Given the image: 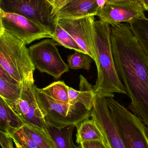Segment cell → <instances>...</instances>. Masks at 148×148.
<instances>
[{"mask_svg": "<svg viewBox=\"0 0 148 148\" xmlns=\"http://www.w3.org/2000/svg\"><path fill=\"white\" fill-rule=\"evenodd\" d=\"M111 50L116 73L127 95L129 108L148 128V59L129 24L110 25Z\"/></svg>", "mask_w": 148, "mask_h": 148, "instance_id": "obj_1", "label": "cell"}, {"mask_svg": "<svg viewBox=\"0 0 148 148\" xmlns=\"http://www.w3.org/2000/svg\"><path fill=\"white\" fill-rule=\"evenodd\" d=\"M110 33V24L100 20L95 21L94 38L97 75L93 88L95 95L105 98H114V93L127 95L115 67Z\"/></svg>", "mask_w": 148, "mask_h": 148, "instance_id": "obj_2", "label": "cell"}, {"mask_svg": "<svg viewBox=\"0 0 148 148\" xmlns=\"http://www.w3.org/2000/svg\"><path fill=\"white\" fill-rule=\"evenodd\" d=\"M0 65L18 83L34 81L35 67L22 41L6 31L0 36Z\"/></svg>", "mask_w": 148, "mask_h": 148, "instance_id": "obj_3", "label": "cell"}, {"mask_svg": "<svg viewBox=\"0 0 148 148\" xmlns=\"http://www.w3.org/2000/svg\"><path fill=\"white\" fill-rule=\"evenodd\" d=\"M37 103L47 125L62 129L76 127L91 116V110L80 103L73 104L56 101L36 85Z\"/></svg>", "mask_w": 148, "mask_h": 148, "instance_id": "obj_4", "label": "cell"}, {"mask_svg": "<svg viewBox=\"0 0 148 148\" xmlns=\"http://www.w3.org/2000/svg\"><path fill=\"white\" fill-rule=\"evenodd\" d=\"M113 122L125 148H148V128L114 98H106Z\"/></svg>", "mask_w": 148, "mask_h": 148, "instance_id": "obj_5", "label": "cell"}, {"mask_svg": "<svg viewBox=\"0 0 148 148\" xmlns=\"http://www.w3.org/2000/svg\"><path fill=\"white\" fill-rule=\"evenodd\" d=\"M3 11L23 16L44 27L53 34L57 20L47 0H0Z\"/></svg>", "mask_w": 148, "mask_h": 148, "instance_id": "obj_6", "label": "cell"}, {"mask_svg": "<svg viewBox=\"0 0 148 148\" xmlns=\"http://www.w3.org/2000/svg\"><path fill=\"white\" fill-rule=\"evenodd\" d=\"M34 81H25L21 83L19 99L14 101H7L24 125L45 131L47 124L37 103Z\"/></svg>", "mask_w": 148, "mask_h": 148, "instance_id": "obj_7", "label": "cell"}, {"mask_svg": "<svg viewBox=\"0 0 148 148\" xmlns=\"http://www.w3.org/2000/svg\"><path fill=\"white\" fill-rule=\"evenodd\" d=\"M54 40L46 39L30 46L29 56L36 69L59 79L69 70L62 60Z\"/></svg>", "mask_w": 148, "mask_h": 148, "instance_id": "obj_8", "label": "cell"}, {"mask_svg": "<svg viewBox=\"0 0 148 148\" xmlns=\"http://www.w3.org/2000/svg\"><path fill=\"white\" fill-rule=\"evenodd\" d=\"M3 23L5 31L26 45L43 38L53 39V37L44 27L18 14L4 11Z\"/></svg>", "mask_w": 148, "mask_h": 148, "instance_id": "obj_9", "label": "cell"}, {"mask_svg": "<svg viewBox=\"0 0 148 148\" xmlns=\"http://www.w3.org/2000/svg\"><path fill=\"white\" fill-rule=\"evenodd\" d=\"M95 16L78 19L57 20L60 26L68 32L77 45L96 62L94 38Z\"/></svg>", "mask_w": 148, "mask_h": 148, "instance_id": "obj_10", "label": "cell"}, {"mask_svg": "<svg viewBox=\"0 0 148 148\" xmlns=\"http://www.w3.org/2000/svg\"><path fill=\"white\" fill-rule=\"evenodd\" d=\"M91 118L101 131L108 148H125L113 122L105 97L95 96Z\"/></svg>", "mask_w": 148, "mask_h": 148, "instance_id": "obj_11", "label": "cell"}, {"mask_svg": "<svg viewBox=\"0 0 148 148\" xmlns=\"http://www.w3.org/2000/svg\"><path fill=\"white\" fill-rule=\"evenodd\" d=\"M144 7L140 0H132L121 4L106 3L99 8L96 16L100 21L110 25L130 23L136 18L145 17Z\"/></svg>", "mask_w": 148, "mask_h": 148, "instance_id": "obj_12", "label": "cell"}, {"mask_svg": "<svg viewBox=\"0 0 148 148\" xmlns=\"http://www.w3.org/2000/svg\"><path fill=\"white\" fill-rule=\"evenodd\" d=\"M99 8L97 0H73L56 13V19H78L96 16Z\"/></svg>", "mask_w": 148, "mask_h": 148, "instance_id": "obj_13", "label": "cell"}, {"mask_svg": "<svg viewBox=\"0 0 148 148\" xmlns=\"http://www.w3.org/2000/svg\"><path fill=\"white\" fill-rule=\"evenodd\" d=\"M24 125L6 99L0 95V132L11 137Z\"/></svg>", "mask_w": 148, "mask_h": 148, "instance_id": "obj_14", "label": "cell"}, {"mask_svg": "<svg viewBox=\"0 0 148 148\" xmlns=\"http://www.w3.org/2000/svg\"><path fill=\"white\" fill-rule=\"evenodd\" d=\"M79 90L68 86L69 103H80L89 110H92L95 95L93 86L82 75H80Z\"/></svg>", "mask_w": 148, "mask_h": 148, "instance_id": "obj_15", "label": "cell"}, {"mask_svg": "<svg viewBox=\"0 0 148 148\" xmlns=\"http://www.w3.org/2000/svg\"><path fill=\"white\" fill-rule=\"evenodd\" d=\"M75 127L72 126L60 129L47 125L45 130L55 148H80L75 146L73 142V134Z\"/></svg>", "mask_w": 148, "mask_h": 148, "instance_id": "obj_16", "label": "cell"}, {"mask_svg": "<svg viewBox=\"0 0 148 148\" xmlns=\"http://www.w3.org/2000/svg\"><path fill=\"white\" fill-rule=\"evenodd\" d=\"M76 127V143L78 144L83 142L95 140H102L105 142L101 131L93 119H86L79 123Z\"/></svg>", "mask_w": 148, "mask_h": 148, "instance_id": "obj_17", "label": "cell"}, {"mask_svg": "<svg viewBox=\"0 0 148 148\" xmlns=\"http://www.w3.org/2000/svg\"><path fill=\"white\" fill-rule=\"evenodd\" d=\"M129 24L148 59V18L138 17Z\"/></svg>", "mask_w": 148, "mask_h": 148, "instance_id": "obj_18", "label": "cell"}, {"mask_svg": "<svg viewBox=\"0 0 148 148\" xmlns=\"http://www.w3.org/2000/svg\"><path fill=\"white\" fill-rule=\"evenodd\" d=\"M53 36V40L57 42L58 45L69 49H73L76 52L85 53L77 45L72 36L60 26L57 21Z\"/></svg>", "mask_w": 148, "mask_h": 148, "instance_id": "obj_19", "label": "cell"}, {"mask_svg": "<svg viewBox=\"0 0 148 148\" xmlns=\"http://www.w3.org/2000/svg\"><path fill=\"white\" fill-rule=\"evenodd\" d=\"M42 89L46 94L54 100L69 103L68 86L63 81L54 82L42 88Z\"/></svg>", "mask_w": 148, "mask_h": 148, "instance_id": "obj_20", "label": "cell"}, {"mask_svg": "<svg viewBox=\"0 0 148 148\" xmlns=\"http://www.w3.org/2000/svg\"><path fill=\"white\" fill-rule=\"evenodd\" d=\"M22 129L29 135L41 148H55L53 143L46 130L41 131L34 128L24 125Z\"/></svg>", "mask_w": 148, "mask_h": 148, "instance_id": "obj_21", "label": "cell"}, {"mask_svg": "<svg viewBox=\"0 0 148 148\" xmlns=\"http://www.w3.org/2000/svg\"><path fill=\"white\" fill-rule=\"evenodd\" d=\"M69 67L71 69H84L89 71L94 60L88 55L82 52H76L68 56Z\"/></svg>", "mask_w": 148, "mask_h": 148, "instance_id": "obj_22", "label": "cell"}, {"mask_svg": "<svg viewBox=\"0 0 148 148\" xmlns=\"http://www.w3.org/2000/svg\"><path fill=\"white\" fill-rule=\"evenodd\" d=\"M21 84H13L0 77V95L6 100L17 101L20 96Z\"/></svg>", "mask_w": 148, "mask_h": 148, "instance_id": "obj_23", "label": "cell"}, {"mask_svg": "<svg viewBox=\"0 0 148 148\" xmlns=\"http://www.w3.org/2000/svg\"><path fill=\"white\" fill-rule=\"evenodd\" d=\"M11 138L17 148H41L21 128L14 133Z\"/></svg>", "mask_w": 148, "mask_h": 148, "instance_id": "obj_24", "label": "cell"}, {"mask_svg": "<svg viewBox=\"0 0 148 148\" xmlns=\"http://www.w3.org/2000/svg\"><path fill=\"white\" fill-rule=\"evenodd\" d=\"M80 148H108L106 143L102 140L87 141L80 144Z\"/></svg>", "mask_w": 148, "mask_h": 148, "instance_id": "obj_25", "label": "cell"}, {"mask_svg": "<svg viewBox=\"0 0 148 148\" xmlns=\"http://www.w3.org/2000/svg\"><path fill=\"white\" fill-rule=\"evenodd\" d=\"M0 144L3 148H14L11 136L0 132Z\"/></svg>", "mask_w": 148, "mask_h": 148, "instance_id": "obj_26", "label": "cell"}, {"mask_svg": "<svg viewBox=\"0 0 148 148\" xmlns=\"http://www.w3.org/2000/svg\"><path fill=\"white\" fill-rule=\"evenodd\" d=\"M73 1V0H54L52 4V14L55 16L59 10Z\"/></svg>", "mask_w": 148, "mask_h": 148, "instance_id": "obj_27", "label": "cell"}, {"mask_svg": "<svg viewBox=\"0 0 148 148\" xmlns=\"http://www.w3.org/2000/svg\"><path fill=\"white\" fill-rule=\"evenodd\" d=\"M0 77L3 78L10 82L12 83L19 84L17 82H16L13 78H12L8 74L5 72V70L2 68L1 65H0Z\"/></svg>", "mask_w": 148, "mask_h": 148, "instance_id": "obj_28", "label": "cell"}, {"mask_svg": "<svg viewBox=\"0 0 148 148\" xmlns=\"http://www.w3.org/2000/svg\"><path fill=\"white\" fill-rule=\"evenodd\" d=\"M4 11L1 8L0 5V36H1L4 33V29L3 23V19Z\"/></svg>", "mask_w": 148, "mask_h": 148, "instance_id": "obj_29", "label": "cell"}, {"mask_svg": "<svg viewBox=\"0 0 148 148\" xmlns=\"http://www.w3.org/2000/svg\"><path fill=\"white\" fill-rule=\"evenodd\" d=\"M130 1H132V0H106V3H111V4H121L123 3Z\"/></svg>", "mask_w": 148, "mask_h": 148, "instance_id": "obj_30", "label": "cell"}, {"mask_svg": "<svg viewBox=\"0 0 148 148\" xmlns=\"http://www.w3.org/2000/svg\"><path fill=\"white\" fill-rule=\"evenodd\" d=\"M145 10L148 11V0H140Z\"/></svg>", "mask_w": 148, "mask_h": 148, "instance_id": "obj_31", "label": "cell"}, {"mask_svg": "<svg viewBox=\"0 0 148 148\" xmlns=\"http://www.w3.org/2000/svg\"><path fill=\"white\" fill-rule=\"evenodd\" d=\"M49 2H50V3H51V4H53V2L54 1V0H47Z\"/></svg>", "mask_w": 148, "mask_h": 148, "instance_id": "obj_32", "label": "cell"}]
</instances>
